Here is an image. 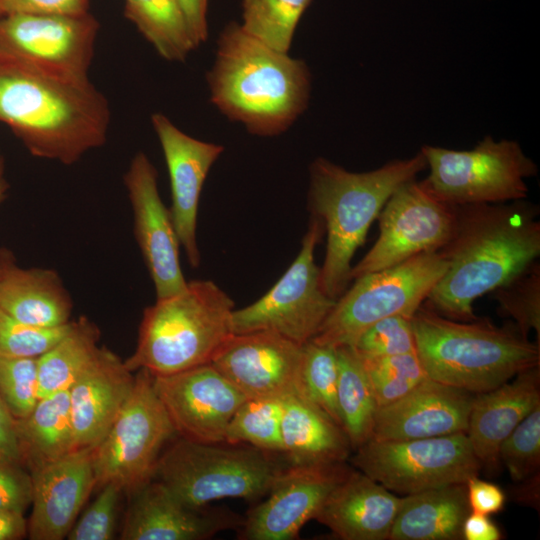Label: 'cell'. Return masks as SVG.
Here are the masks:
<instances>
[{"label": "cell", "instance_id": "45", "mask_svg": "<svg viewBox=\"0 0 540 540\" xmlns=\"http://www.w3.org/2000/svg\"><path fill=\"white\" fill-rule=\"evenodd\" d=\"M466 491L470 512L489 516L504 508L505 493L494 483L474 476L466 482Z\"/></svg>", "mask_w": 540, "mask_h": 540}, {"label": "cell", "instance_id": "49", "mask_svg": "<svg viewBox=\"0 0 540 540\" xmlns=\"http://www.w3.org/2000/svg\"><path fill=\"white\" fill-rule=\"evenodd\" d=\"M27 536L24 514L0 509V540H18Z\"/></svg>", "mask_w": 540, "mask_h": 540}, {"label": "cell", "instance_id": "37", "mask_svg": "<svg viewBox=\"0 0 540 540\" xmlns=\"http://www.w3.org/2000/svg\"><path fill=\"white\" fill-rule=\"evenodd\" d=\"M498 313L510 317L525 338L531 331L540 344V265L531 263L521 273L491 292Z\"/></svg>", "mask_w": 540, "mask_h": 540}, {"label": "cell", "instance_id": "4", "mask_svg": "<svg viewBox=\"0 0 540 540\" xmlns=\"http://www.w3.org/2000/svg\"><path fill=\"white\" fill-rule=\"evenodd\" d=\"M427 168L419 151L367 172H351L318 157L309 167L308 206L326 233L320 284L336 300L350 282L351 261L389 197Z\"/></svg>", "mask_w": 540, "mask_h": 540}, {"label": "cell", "instance_id": "29", "mask_svg": "<svg viewBox=\"0 0 540 540\" xmlns=\"http://www.w3.org/2000/svg\"><path fill=\"white\" fill-rule=\"evenodd\" d=\"M16 433L23 460L31 466L77 449L69 390L39 398L26 418L16 420Z\"/></svg>", "mask_w": 540, "mask_h": 540}, {"label": "cell", "instance_id": "6", "mask_svg": "<svg viewBox=\"0 0 540 540\" xmlns=\"http://www.w3.org/2000/svg\"><path fill=\"white\" fill-rule=\"evenodd\" d=\"M234 301L211 280H192L145 308L134 353L124 362L132 372L167 375L211 363L233 334Z\"/></svg>", "mask_w": 540, "mask_h": 540}, {"label": "cell", "instance_id": "16", "mask_svg": "<svg viewBox=\"0 0 540 540\" xmlns=\"http://www.w3.org/2000/svg\"><path fill=\"white\" fill-rule=\"evenodd\" d=\"M158 174L144 152L134 155L124 175L134 217V234L153 281L156 299L182 291L179 240L170 211L159 194Z\"/></svg>", "mask_w": 540, "mask_h": 540}, {"label": "cell", "instance_id": "21", "mask_svg": "<svg viewBox=\"0 0 540 540\" xmlns=\"http://www.w3.org/2000/svg\"><path fill=\"white\" fill-rule=\"evenodd\" d=\"M93 448L70 453L31 466L32 512L27 521L31 540H62L76 522L96 480Z\"/></svg>", "mask_w": 540, "mask_h": 540}, {"label": "cell", "instance_id": "22", "mask_svg": "<svg viewBox=\"0 0 540 540\" xmlns=\"http://www.w3.org/2000/svg\"><path fill=\"white\" fill-rule=\"evenodd\" d=\"M474 396L428 378L375 413L372 440H411L466 432ZM369 439V440H370Z\"/></svg>", "mask_w": 540, "mask_h": 540}, {"label": "cell", "instance_id": "27", "mask_svg": "<svg viewBox=\"0 0 540 540\" xmlns=\"http://www.w3.org/2000/svg\"><path fill=\"white\" fill-rule=\"evenodd\" d=\"M0 308L25 324L55 328L70 323L73 302L56 271L15 262L0 277Z\"/></svg>", "mask_w": 540, "mask_h": 540}, {"label": "cell", "instance_id": "39", "mask_svg": "<svg viewBox=\"0 0 540 540\" xmlns=\"http://www.w3.org/2000/svg\"><path fill=\"white\" fill-rule=\"evenodd\" d=\"M499 460L516 483L539 473L540 406L527 415L502 442Z\"/></svg>", "mask_w": 540, "mask_h": 540}, {"label": "cell", "instance_id": "26", "mask_svg": "<svg viewBox=\"0 0 540 540\" xmlns=\"http://www.w3.org/2000/svg\"><path fill=\"white\" fill-rule=\"evenodd\" d=\"M281 437L289 466L342 464L352 449L344 430L300 393L283 397Z\"/></svg>", "mask_w": 540, "mask_h": 540}, {"label": "cell", "instance_id": "35", "mask_svg": "<svg viewBox=\"0 0 540 540\" xmlns=\"http://www.w3.org/2000/svg\"><path fill=\"white\" fill-rule=\"evenodd\" d=\"M337 384L336 348L313 341L305 343L300 369L301 394L341 427L337 405Z\"/></svg>", "mask_w": 540, "mask_h": 540}, {"label": "cell", "instance_id": "8", "mask_svg": "<svg viewBox=\"0 0 540 540\" xmlns=\"http://www.w3.org/2000/svg\"><path fill=\"white\" fill-rule=\"evenodd\" d=\"M446 267L438 252L423 253L354 279L311 341L333 348L353 347L375 322L398 314L413 317Z\"/></svg>", "mask_w": 540, "mask_h": 540}, {"label": "cell", "instance_id": "5", "mask_svg": "<svg viewBox=\"0 0 540 540\" xmlns=\"http://www.w3.org/2000/svg\"><path fill=\"white\" fill-rule=\"evenodd\" d=\"M416 353L428 377L481 393L540 365V344L516 325L495 326L489 319L457 321L422 304L412 317Z\"/></svg>", "mask_w": 540, "mask_h": 540}, {"label": "cell", "instance_id": "14", "mask_svg": "<svg viewBox=\"0 0 540 540\" xmlns=\"http://www.w3.org/2000/svg\"><path fill=\"white\" fill-rule=\"evenodd\" d=\"M379 237L350 271V280L400 264L423 253L438 252L451 238L456 205L411 180L386 201L378 217Z\"/></svg>", "mask_w": 540, "mask_h": 540}, {"label": "cell", "instance_id": "23", "mask_svg": "<svg viewBox=\"0 0 540 540\" xmlns=\"http://www.w3.org/2000/svg\"><path fill=\"white\" fill-rule=\"evenodd\" d=\"M135 383L118 355L100 347L97 356L69 389L76 448H94L107 434Z\"/></svg>", "mask_w": 540, "mask_h": 540}, {"label": "cell", "instance_id": "2", "mask_svg": "<svg viewBox=\"0 0 540 540\" xmlns=\"http://www.w3.org/2000/svg\"><path fill=\"white\" fill-rule=\"evenodd\" d=\"M111 112L89 81L0 60V122L35 157L72 165L107 140Z\"/></svg>", "mask_w": 540, "mask_h": 540}, {"label": "cell", "instance_id": "44", "mask_svg": "<svg viewBox=\"0 0 540 540\" xmlns=\"http://www.w3.org/2000/svg\"><path fill=\"white\" fill-rule=\"evenodd\" d=\"M0 8L2 15L80 16L89 13V0H0Z\"/></svg>", "mask_w": 540, "mask_h": 540}, {"label": "cell", "instance_id": "41", "mask_svg": "<svg viewBox=\"0 0 540 540\" xmlns=\"http://www.w3.org/2000/svg\"><path fill=\"white\" fill-rule=\"evenodd\" d=\"M70 323L55 328L34 327L0 308V356L38 358L64 336Z\"/></svg>", "mask_w": 540, "mask_h": 540}, {"label": "cell", "instance_id": "10", "mask_svg": "<svg viewBox=\"0 0 540 540\" xmlns=\"http://www.w3.org/2000/svg\"><path fill=\"white\" fill-rule=\"evenodd\" d=\"M176 435L155 393L152 374L139 369L134 387L102 441L92 449L96 487L109 482L132 492L153 479L166 442Z\"/></svg>", "mask_w": 540, "mask_h": 540}, {"label": "cell", "instance_id": "7", "mask_svg": "<svg viewBox=\"0 0 540 540\" xmlns=\"http://www.w3.org/2000/svg\"><path fill=\"white\" fill-rule=\"evenodd\" d=\"M283 469L269 452L248 444L180 437L161 453L153 478L183 503L201 507L225 498L256 502Z\"/></svg>", "mask_w": 540, "mask_h": 540}, {"label": "cell", "instance_id": "1", "mask_svg": "<svg viewBox=\"0 0 540 540\" xmlns=\"http://www.w3.org/2000/svg\"><path fill=\"white\" fill-rule=\"evenodd\" d=\"M538 216L539 206L525 199L456 205L452 236L438 251L447 267L424 304L453 320H476L474 301L539 257Z\"/></svg>", "mask_w": 540, "mask_h": 540}, {"label": "cell", "instance_id": "17", "mask_svg": "<svg viewBox=\"0 0 540 540\" xmlns=\"http://www.w3.org/2000/svg\"><path fill=\"white\" fill-rule=\"evenodd\" d=\"M349 468L345 463L284 468L266 498L244 518L238 538L243 540H293L322 507L331 490Z\"/></svg>", "mask_w": 540, "mask_h": 540}, {"label": "cell", "instance_id": "50", "mask_svg": "<svg viewBox=\"0 0 540 540\" xmlns=\"http://www.w3.org/2000/svg\"><path fill=\"white\" fill-rule=\"evenodd\" d=\"M519 486L514 489L515 499L534 508L539 505V473L530 478L518 482Z\"/></svg>", "mask_w": 540, "mask_h": 540}, {"label": "cell", "instance_id": "43", "mask_svg": "<svg viewBox=\"0 0 540 540\" xmlns=\"http://www.w3.org/2000/svg\"><path fill=\"white\" fill-rule=\"evenodd\" d=\"M33 498L31 473L21 464L0 461V509L24 514Z\"/></svg>", "mask_w": 540, "mask_h": 540}, {"label": "cell", "instance_id": "15", "mask_svg": "<svg viewBox=\"0 0 540 540\" xmlns=\"http://www.w3.org/2000/svg\"><path fill=\"white\" fill-rule=\"evenodd\" d=\"M152 378L176 434L195 442H225L228 423L247 399L211 363Z\"/></svg>", "mask_w": 540, "mask_h": 540}, {"label": "cell", "instance_id": "53", "mask_svg": "<svg viewBox=\"0 0 540 540\" xmlns=\"http://www.w3.org/2000/svg\"><path fill=\"white\" fill-rule=\"evenodd\" d=\"M0 16H2V13H1V8H0Z\"/></svg>", "mask_w": 540, "mask_h": 540}, {"label": "cell", "instance_id": "25", "mask_svg": "<svg viewBox=\"0 0 540 540\" xmlns=\"http://www.w3.org/2000/svg\"><path fill=\"white\" fill-rule=\"evenodd\" d=\"M401 504L363 472L351 470L331 490L314 520L343 540L387 539Z\"/></svg>", "mask_w": 540, "mask_h": 540}, {"label": "cell", "instance_id": "12", "mask_svg": "<svg viewBox=\"0 0 540 540\" xmlns=\"http://www.w3.org/2000/svg\"><path fill=\"white\" fill-rule=\"evenodd\" d=\"M324 234L322 221L311 215L301 249L282 277L257 301L234 309L233 334L272 331L300 345L314 338L336 301L322 290L314 258Z\"/></svg>", "mask_w": 540, "mask_h": 540}, {"label": "cell", "instance_id": "48", "mask_svg": "<svg viewBox=\"0 0 540 540\" xmlns=\"http://www.w3.org/2000/svg\"><path fill=\"white\" fill-rule=\"evenodd\" d=\"M462 538L465 540H499L502 534L488 515L470 512L462 526Z\"/></svg>", "mask_w": 540, "mask_h": 540}, {"label": "cell", "instance_id": "46", "mask_svg": "<svg viewBox=\"0 0 540 540\" xmlns=\"http://www.w3.org/2000/svg\"><path fill=\"white\" fill-rule=\"evenodd\" d=\"M0 461L22 464L23 457L16 433V420L0 396Z\"/></svg>", "mask_w": 540, "mask_h": 540}, {"label": "cell", "instance_id": "3", "mask_svg": "<svg viewBox=\"0 0 540 540\" xmlns=\"http://www.w3.org/2000/svg\"><path fill=\"white\" fill-rule=\"evenodd\" d=\"M210 100L258 136L279 135L306 110L311 74L306 63L272 48L231 22L221 32L207 73Z\"/></svg>", "mask_w": 540, "mask_h": 540}, {"label": "cell", "instance_id": "34", "mask_svg": "<svg viewBox=\"0 0 540 540\" xmlns=\"http://www.w3.org/2000/svg\"><path fill=\"white\" fill-rule=\"evenodd\" d=\"M311 0H242V28L274 49L287 52Z\"/></svg>", "mask_w": 540, "mask_h": 540}, {"label": "cell", "instance_id": "42", "mask_svg": "<svg viewBox=\"0 0 540 540\" xmlns=\"http://www.w3.org/2000/svg\"><path fill=\"white\" fill-rule=\"evenodd\" d=\"M101 490L75 522L67 535L69 540H111L114 539L121 493L119 485L109 482Z\"/></svg>", "mask_w": 540, "mask_h": 540}, {"label": "cell", "instance_id": "33", "mask_svg": "<svg viewBox=\"0 0 540 540\" xmlns=\"http://www.w3.org/2000/svg\"><path fill=\"white\" fill-rule=\"evenodd\" d=\"M282 413L283 397L247 398L228 423L225 442L282 453Z\"/></svg>", "mask_w": 540, "mask_h": 540}, {"label": "cell", "instance_id": "28", "mask_svg": "<svg viewBox=\"0 0 540 540\" xmlns=\"http://www.w3.org/2000/svg\"><path fill=\"white\" fill-rule=\"evenodd\" d=\"M470 513L466 483L451 484L401 497L387 539L457 540Z\"/></svg>", "mask_w": 540, "mask_h": 540}, {"label": "cell", "instance_id": "40", "mask_svg": "<svg viewBox=\"0 0 540 540\" xmlns=\"http://www.w3.org/2000/svg\"><path fill=\"white\" fill-rule=\"evenodd\" d=\"M361 358L416 352L412 317L392 315L366 329L353 346Z\"/></svg>", "mask_w": 540, "mask_h": 540}, {"label": "cell", "instance_id": "47", "mask_svg": "<svg viewBox=\"0 0 540 540\" xmlns=\"http://www.w3.org/2000/svg\"><path fill=\"white\" fill-rule=\"evenodd\" d=\"M197 47L208 39V0H178Z\"/></svg>", "mask_w": 540, "mask_h": 540}, {"label": "cell", "instance_id": "51", "mask_svg": "<svg viewBox=\"0 0 540 540\" xmlns=\"http://www.w3.org/2000/svg\"><path fill=\"white\" fill-rule=\"evenodd\" d=\"M8 189L9 184L5 177V161L0 153V204L6 199Z\"/></svg>", "mask_w": 540, "mask_h": 540}, {"label": "cell", "instance_id": "9", "mask_svg": "<svg viewBox=\"0 0 540 540\" xmlns=\"http://www.w3.org/2000/svg\"><path fill=\"white\" fill-rule=\"evenodd\" d=\"M420 151L429 168L422 184L451 205L523 200L529 192L525 180L538 173L514 140L486 136L470 150L424 145Z\"/></svg>", "mask_w": 540, "mask_h": 540}, {"label": "cell", "instance_id": "11", "mask_svg": "<svg viewBox=\"0 0 540 540\" xmlns=\"http://www.w3.org/2000/svg\"><path fill=\"white\" fill-rule=\"evenodd\" d=\"M351 461L388 490L410 495L466 483L482 468L466 432L411 440H368Z\"/></svg>", "mask_w": 540, "mask_h": 540}, {"label": "cell", "instance_id": "38", "mask_svg": "<svg viewBox=\"0 0 540 540\" xmlns=\"http://www.w3.org/2000/svg\"><path fill=\"white\" fill-rule=\"evenodd\" d=\"M0 396L15 420L32 412L39 399L37 358L0 356Z\"/></svg>", "mask_w": 540, "mask_h": 540}, {"label": "cell", "instance_id": "20", "mask_svg": "<svg viewBox=\"0 0 540 540\" xmlns=\"http://www.w3.org/2000/svg\"><path fill=\"white\" fill-rule=\"evenodd\" d=\"M123 540H205L238 529L244 518L223 507H192L156 479L131 492Z\"/></svg>", "mask_w": 540, "mask_h": 540}, {"label": "cell", "instance_id": "36", "mask_svg": "<svg viewBox=\"0 0 540 540\" xmlns=\"http://www.w3.org/2000/svg\"><path fill=\"white\" fill-rule=\"evenodd\" d=\"M361 359L378 408L398 401L429 378L416 352Z\"/></svg>", "mask_w": 540, "mask_h": 540}, {"label": "cell", "instance_id": "18", "mask_svg": "<svg viewBox=\"0 0 540 540\" xmlns=\"http://www.w3.org/2000/svg\"><path fill=\"white\" fill-rule=\"evenodd\" d=\"M303 345L272 331L232 334L211 364L247 398L300 393Z\"/></svg>", "mask_w": 540, "mask_h": 540}, {"label": "cell", "instance_id": "31", "mask_svg": "<svg viewBox=\"0 0 540 540\" xmlns=\"http://www.w3.org/2000/svg\"><path fill=\"white\" fill-rule=\"evenodd\" d=\"M338 359L337 405L351 448L371 438L378 409L363 361L353 347L336 348Z\"/></svg>", "mask_w": 540, "mask_h": 540}, {"label": "cell", "instance_id": "52", "mask_svg": "<svg viewBox=\"0 0 540 540\" xmlns=\"http://www.w3.org/2000/svg\"><path fill=\"white\" fill-rule=\"evenodd\" d=\"M15 262L14 255L10 250L0 248V277L5 270Z\"/></svg>", "mask_w": 540, "mask_h": 540}, {"label": "cell", "instance_id": "24", "mask_svg": "<svg viewBox=\"0 0 540 540\" xmlns=\"http://www.w3.org/2000/svg\"><path fill=\"white\" fill-rule=\"evenodd\" d=\"M540 406L539 366L473 398L466 434L481 466L494 472L499 448L517 425Z\"/></svg>", "mask_w": 540, "mask_h": 540}, {"label": "cell", "instance_id": "13", "mask_svg": "<svg viewBox=\"0 0 540 540\" xmlns=\"http://www.w3.org/2000/svg\"><path fill=\"white\" fill-rule=\"evenodd\" d=\"M99 29L91 13L2 15L0 60L61 79L86 81Z\"/></svg>", "mask_w": 540, "mask_h": 540}, {"label": "cell", "instance_id": "30", "mask_svg": "<svg viewBox=\"0 0 540 540\" xmlns=\"http://www.w3.org/2000/svg\"><path fill=\"white\" fill-rule=\"evenodd\" d=\"M100 335L85 316L71 321L64 336L37 358L39 398L73 386L97 356Z\"/></svg>", "mask_w": 540, "mask_h": 540}, {"label": "cell", "instance_id": "19", "mask_svg": "<svg viewBox=\"0 0 540 540\" xmlns=\"http://www.w3.org/2000/svg\"><path fill=\"white\" fill-rule=\"evenodd\" d=\"M151 123L169 173L171 219L189 264L196 268L201 260L196 235L200 195L224 147L189 136L159 112L152 114Z\"/></svg>", "mask_w": 540, "mask_h": 540}, {"label": "cell", "instance_id": "32", "mask_svg": "<svg viewBox=\"0 0 540 540\" xmlns=\"http://www.w3.org/2000/svg\"><path fill=\"white\" fill-rule=\"evenodd\" d=\"M124 15L168 61H184L197 48L178 0H125Z\"/></svg>", "mask_w": 540, "mask_h": 540}]
</instances>
